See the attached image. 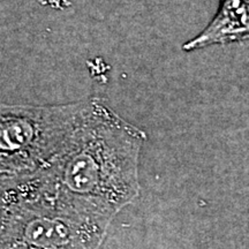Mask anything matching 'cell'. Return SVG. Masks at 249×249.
Masks as SVG:
<instances>
[{
	"label": "cell",
	"mask_w": 249,
	"mask_h": 249,
	"mask_svg": "<svg viewBox=\"0 0 249 249\" xmlns=\"http://www.w3.org/2000/svg\"><path fill=\"white\" fill-rule=\"evenodd\" d=\"M87 101L64 105H1V186L23 181L48 170L66 150Z\"/></svg>",
	"instance_id": "cell-3"
},
{
	"label": "cell",
	"mask_w": 249,
	"mask_h": 249,
	"mask_svg": "<svg viewBox=\"0 0 249 249\" xmlns=\"http://www.w3.org/2000/svg\"><path fill=\"white\" fill-rule=\"evenodd\" d=\"M145 140L142 129L104 101L88 99L66 150L34 178L80 209L112 222L138 197L140 154Z\"/></svg>",
	"instance_id": "cell-1"
},
{
	"label": "cell",
	"mask_w": 249,
	"mask_h": 249,
	"mask_svg": "<svg viewBox=\"0 0 249 249\" xmlns=\"http://www.w3.org/2000/svg\"><path fill=\"white\" fill-rule=\"evenodd\" d=\"M110 224L35 178L1 186L0 249H98Z\"/></svg>",
	"instance_id": "cell-2"
},
{
	"label": "cell",
	"mask_w": 249,
	"mask_h": 249,
	"mask_svg": "<svg viewBox=\"0 0 249 249\" xmlns=\"http://www.w3.org/2000/svg\"><path fill=\"white\" fill-rule=\"evenodd\" d=\"M249 40V0H223L207 28L185 43V51Z\"/></svg>",
	"instance_id": "cell-4"
}]
</instances>
